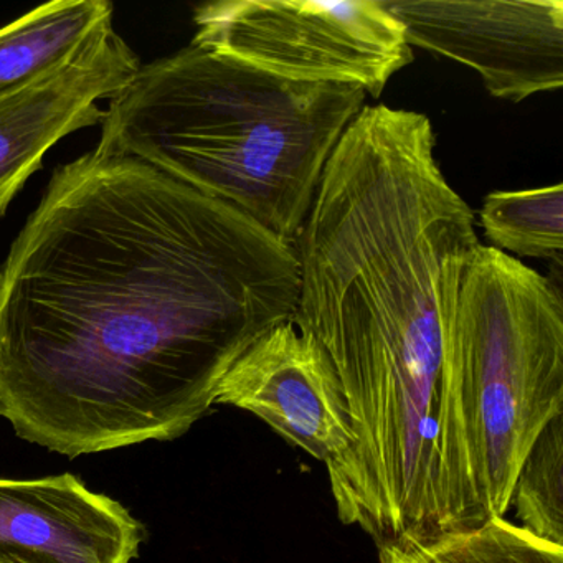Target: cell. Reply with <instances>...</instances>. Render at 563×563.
<instances>
[{
  "label": "cell",
  "instance_id": "cell-10",
  "mask_svg": "<svg viewBox=\"0 0 563 563\" xmlns=\"http://www.w3.org/2000/svg\"><path fill=\"white\" fill-rule=\"evenodd\" d=\"M113 31L108 0H57L0 29V101Z\"/></svg>",
  "mask_w": 563,
  "mask_h": 563
},
{
  "label": "cell",
  "instance_id": "cell-12",
  "mask_svg": "<svg viewBox=\"0 0 563 563\" xmlns=\"http://www.w3.org/2000/svg\"><path fill=\"white\" fill-rule=\"evenodd\" d=\"M481 225L494 249L562 263L563 186L486 196ZM509 253V255H510Z\"/></svg>",
  "mask_w": 563,
  "mask_h": 563
},
{
  "label": "cell",
  "instance_id": "cell-13",
  "mask_svg": "<svg viewBox=\"0 0 563 563\" xmlns=\"http://www.w3.org/2000/svg\"><path fill=\"white\" fill-rule=\"evenodd\" d=\"M510 507L523 529L563 545V415L537 438L520 467Z\"/></svg>",
  "mask_w": 563,
  "mask_h": 563
},
{
  "label": "cell",
  "instance_id": "cell-3",
  "mask_svg": "<svg viewBox=\"0 0 563 563\" xmlns=\"http://www.w3.org/2000/svg\"><path fill=\"white\" fill-rule=\"evenodd\" d=\"M365 98L355 85L286 80L190 44L141 65L111 98L97 151L150 164L295 246Z\"/></svg>",
  "mask_w": 563,
  "mask_h": 563
},
{
  "label": "cell",
  "instance_id": "cell-2",
  "mask_svg": "<svg viewBox=\"0 0 563 563\" xmlns=\"http://www.w3.org/2000/svg\"><path fill=\"white\" fill-rule=\"evenodd\" d=\"M434 150L427 114L365 104L295 245V322L331 358L354 433L328 471L332 499L382 522L434 519L476 494L444 306L479 240Z\"/></svg>",
  "mask_w": 563,
  "mask_h": 563
},
{
  "label": "cell",
  "instance_id": "cell-4",
  "mask_svg": "<svg viewBox=\"0 0 563 563\" xmlns=\"http://www.w3.org/2000/svg\"><path fill=\"white\" fill-rule=\"evenodd\" d=\"M444 365L466 417L484 517H506L523 461L563 415L559 289L479 243L448 289Z\"/></svg>",
  "mask_w": 563,
  "mask_h": 563
},
{
  "label": "cell",
  "instance_id": "cell-11",
  "mask_svg": "<svg viewBox=\"0 0 563 563\" xmlns=\"http://www.w3.org/2000/svg\"><path fill=\"white\" fill-rule=\"evenodd\" d=\"M380 563H563V545L540 539L507 517L378 545Z\"/></svg>",
  "mask_w": 563,
  "mask_h": 563
},
{
  "label": "cell",
  "instance_id": "cell-7",
  "mask_svg": "<svg viewBox=\"0 0 563 563\" xmlns=\"http://www.w3.org/2000/svg\"><path fill=\"white\" fill-rule=\"evenodd\" d=\"M216 404L250 411L328 471L354 446L338 372L324 349L295 321L273 325L236 358Z\"/></svg>",
  "mask_w": 563,
  "mask_h": 563
},
{
  "label": "cell",
  "instance_id": "cell-5",
  "mask_svg": "<svg viewBox=\"0 0 563 563\" xmlns=\"http://www.w3.org/2000/svg\"><path fill=\"white\" fill-rule=\"evenodd\" d=\"M192 44L306 84L355 85L378 98L413 62L382 0H220L194 14Z\"/></svg>",
  "mask_w": 563,
  "mask_h": 563
},
{
  "label": "cell",
  "instance_id": "cell-1",
  "mask_svg": "<svg viewBox=\"0 0 563 563\" xmlns=\"http://www.w3.org/2000/svg\"><path fill=\"white\" fill-rule=\"evenodd\" d=\"M298 298L295 246L91 151L55 170L0 265V418L68 457L177 440Z\"/></svg>",
  "mask_w": 563,
  "mask_h": 563
},
{
  "label": "cell",
  "instance_id": "cell-9",
  "mask_svg": "<svg viewBox=\"0 0 563 563\" xmlns=\"http://www.w3.org/2000/svg\"><path fill=\"white\" fill-rule=\"evenodd\" d=\"M140 68L136 54L111 31L0 101V216L58 141L101 123L104 111L98 101L117 97Z\"/></svg>",
  "mask_w": 563,
  "mask_h": 563
},
{
  "label": "cell",
  "instance_id": "cell-6",
  "mask_svg": "<svg viewBox=\"0 0 563 563\" xmlns=\"http://www.w3.org/2000/svg\"><path fill=\"white\" fill-rule=\"evenodd\" d=\"M410 47L473 68L490 97L520 103L563 85V2L382 0Z\"/></svg>",
  "mask_w": 563,
  "mask_h": 563
},
{
  "label": "cell",
  "instance_id": "cell-8",
  "mask_svg": "<svg viewBox=\"0 0 563 563\" xmlns=\"http://www.w3.org/2000/svg\"><path fill=\"white\" fill-rule=\"evenodd\" d=\"M146 539L123 504L75 474L0 477V563H133Z\"/></svg>",
  "mask_w": 563,
  "mask_h": 563
}]
</instances>
